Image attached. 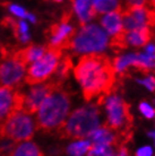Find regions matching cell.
Returning <instances> with one entry per match:
<instances>
[{"label": "cell", "mask_w": 155, "mask_h": 156, "mask_svg": "<svg viewBox=\"0 0 155 156\" xmlns=\"http://www.w3.org/2000/svg\"><path fill=\"white\" fill-rule=\"evenodd\" d=\"M61 57V49L47 45L45 53L36 61H34L27 69L24 82L26 83L27 85L32 86L44 83L56 73Z\"/></svg>", "instance_id": "5"}, {"label": "cell", "mask_w": 155, "mask_h": 156, "mask_svg": "<svg viewBox=\"0 0 155 156\" xmlns=\"http://www.w3.org/2000/svg\"><path fill=\"white\" fill-rule=\"evenodd\" d=\"M150 4H151V7L152 9L155 12V0H150Z\"/></svg>", "instance_id": "29"}, {"label": "cell", "mask_w": 155, "mask_h": 156, "mask_svg": "<svg viewBox=\"0 0 155 156\" xmlns=\"http://www.w3.org/2000/svg\"><path fill=\"white\" fill-rule=\"evenodd\" d=\"M124 37L127 45H132V47H144L148 42H151L153 37V32L150 27L138 28L135 31L126 32L124 31Z\"/></svg>", "instance_id": "17"}, {"label": "cell", "mask_w": 155, "mask_h": 156, "mask_svg": "<svg viewBox=\"0 0 155 156\" xmlns=\"http://www.w3.org/2000/svg\"><path fill=\"white\" fill-rule=\"evenodd\" d=\"M25 94L14 87L0 86V127L12 114L23 111Z\"/></svg>", "instance_id": "11"}, {"label": "cell", "mask_w": 155, "mask_h": 156, "mask_svg": "<svg viewBox=\"0 0 155 156\" xmlns=\"http://www.w3.org/2000/svg\"><path fill=\"white\" fill-rule=\"evenodd\" d=\"M74 76L81 84L85 101L97 98V105L104 103L105 98L112 92L117 74L112 61L104 53H88L83 55L74 68Z\"/></svg>", "instance_id": "1"}, {"label": "cell", "mask_w": 155, "mask_h": 156, "mask_svg": "<svg viewBox=\"0 0 155 156\" xmlns=\"http://www.w3.org/2000/svg\"><path fill=\"white\" fill-rule=\"evenodd\" d=\"M88 141L91 143V146H95V145H108V146H124L126 141L124 138L121 137L119 133L114 131L113 129L108 127L106 125H103L102 127H97L95 130H93L89 133Z\"/></svg>", "instance_id": "13"}, {"label": "cell", "mask_w": 155, "mask_h": 156, "mask_svg": "<svg viewBox=\"0 0 155 156\" xmlns=\"http://www.w3.org/2000/svg\"><path fill=\"white\" fill-rule=\"evenodd\" d=\"M34 121L31 114L25 111H18L12 114L0 127V138L16 143L28 141L34 137Z\"/></svg>", "instance_id": "7"}, {"label": "cell", "mask_w": 155, "mask_h": 156, "mask_svg": "<svg viewBox=\"0 0 155 156\" xmlns=\"http://www.w3.org/2000/svg\"><path fill=\"white\" fill-rule=\"evenodd\" d=\"M143 27H155V12L150 6L122 9V28L126 32Z\"/></svg>", "instance_id": "10"}, {"label": "cell", "mask_w": 155, "mask_h": 156, "mask_svg": "<svg viewBox=\"0 0 155 156\" xmlns=\"http://www.w3.org/2000/svg\"><path fill=\"white\" fill-rule=\"evenodd\" d=\"M27 20H30V22H32V23H36V17H35L34 15H32V14H27V17H26Z\"/></svg>", "instance_id": "28"}, {"label": "cell", "mask_w": 155, "mask_h": 156, "mask_svg": "<svg viewBox=\"0 0 155 156\" xmlns=\"http://www.w3.org/2000/svg\"><path fill=\"white\" fill-rule=\"evenodd\" d=\"M101 110L97 104L81 106L70 113L68 119L57 130L61 139L81 140L100 126Z\"/></svg>", "instance_id": "3"}, {"label": "cell", "mask_w": 155, "mask_h": 156, "mask_svg": "<svg viewBox=\"0 0 155 156\" xmlns=\"http://www.w3.org/2000/svg\"><path fill=\"white\" fill-rule=\"evenodd\" d=\"M91 148V143L88 140H78L70 144L67 147V154L69 156H83Z\"/></svg>", "instance_id": "21"}, {"label": "cell", "mask_w": 155, "mask_h": 156, "mask_svg": "<svg viewBox=\"0 0 155 156\" xmlns=\"http://www.w3.org/2000/svg\"><path fill=\"white\" fill-rule=\"evenodd\" d=\"M71 69H73V60L70 58V55H62L60 59V62L58 65V68L54 73L56 79L63 82L65 79L68 78Z\"/></svg>", "instance_id": "20"}, {"label": "cell", "mask_w": 155, "mask_h": 156, "mask_svg": "<svg viewBox=\"0 0 155 156\" xmlns=\"http://www.w3.org/2000/svg\"><path fill=\"white\" fill-rule=\"evenodd\" d=\"M139 110L140 112L145 115V117L147 118V119H152V118L154 117V110L152 109L151 106L148 105L147 103H145V102H143V103H140L139 105Z\"/></svg>", "instance_id": "24"}, {"label": "cell", "mask_w": 155, "mask_h": 156, "mask_svg": "<svg viewBox=\"0 0 155 156\" xmlns=\"http://www.w3.org/2000/svg\"><path fill=\"white\" fill-rule=\"evenodd\" d=\"M87 156H117V152L112 146L108 145H95L91 146L87 152Z\"/></svg>", "instance_id": "22"}, {"label": "cell", "mask_w": 155, "mask_h": 156, "mask_svg": "<svg viewBox=\"0 0 155 156\" xmlns=\"http://www.w3.org/2000/svg\"><path fill=\"white\" fill-rule=\"evenodd\" d=\"M135 156H152V148L150 146L143 147L136 152Z\"/></svg>", "instance_id": "27"}, {"label": "cell", "mask_w": 155, "mask_h": 156, "mask_svg": "<svg viewBox=\"0 0 155 156\" xmlns=\"http://www.w3.org/2000/svg\"><path fill=\"white\" fill-rule=\"evenodd\" d=\"M4 6L7 8L9 12H12L13 15L17 16V17H20V18H26V17H27V14H28V12H27L23 7L18 6V5H14V4H9V2H5Z\"/></svg>", "instance_id": "23"}, {"label": "cell", "mask_w": 155, "mask_h": 156, "mask_svg": "<svg viewBox=\"0 0 155 156\" xmlns=\"http://www.w3.org/2000/svg\"><path fill=\"white\" fill-rule=\"evenodd\" d=\"M73 5V9L78 17V22L81 26L86 25L87 22L96 17V12L94 10L92 0H70Z\"/></svg>", "instance_id": "15"}, {"label": "cell", "mask_w": 155, "mask_h": 156, "mask_svg": "<svg viewBox=\"0 0 155 156\" xmlns=\"http://www.w3.org/2000/svg\"><path fill=\"white\" fill-rule=\"evenodd\" d=\"M104 102L106 110V122L104 125L120 133L124 140L128 143L132 136V129L134 123L130 105L113 90L105 98Z\"/></svg>", "instance_id": "4"}, {"label": "cell", "mask_w": 155, "mask_h": 156, "mask_svg": "<svg viewBox=\"0 0 155 156\" xmlns=\"http://www.w3.org/2000/svg\"><path fill=\"white\" fill-rule=\"evenodd\" d=\"M15 49V48H14ZM14 49L8 50L7 55L1 57L0 62V86L17 87L22 85L25 78V65L13 57Z\"/></svg>", "instance_id": "9"}, {"label": "cell", "mask_w": 155, "mask_h": 156, "mask_svg": "<svg viewBox=\"0 0 155 156\" xmlns=\"http://www.w3.org/2000/svg\"><path fill=\"white\" fill-rule=\"evenodd\" d=\"M8 156H45L39 146L31 141H25L22 144L14 146Z\"/></svg>", "instance_id": "18"}, {"label": "cell", "mask_w": 155, "mask_h": 156, "mask_svg": "<svg viewBox=\"0 0 155 156\" xmlns=\"http://www.w3.org/2000/svg\"><path fill=\"white\" fill-rule=\"evenodd\" d=\"M92 4L96 15L108 14L121 7L119 0H92Z\"/></svg>", "instance_id": "19"}, {"label": "cell", "mask_w": 155, "mask_h": 156, "mask_svg": "<svg viewBox=\"0 0 155 156\" xmlns=\"http://www.w3.org/2000/svg\"><path fill=\"white\" fill-rule=\"evenodd\" d=\"M143 85H145L150 90H155V77L154 76H148L144 80H139Z\"/></svg>", "instance_id": "26"}, {"label": "cell", "mask_w": 155, "mask_h": 156, "mask_svg": "<svg viewBox=\"0 0 155 156\" xmlns=\"http://www.w3.org/2000/svg\"><path fill=\"white\" fill-rule=\"evenodd\" d=\"M71 98L63 85L54 90L43 100L36 111L35 128L44 133H57L69 113Z\"/></svg>", "instance_id": "2"}, {"label": "cell", "mask_w": 155, "mask_h": 156, "mask_svg": "<svg viewBox=\"0 0 155 156\" xmlns=\"http://www.w3.org/2000/svg\"><path fill=\"white\" fill-rule=\"evenodd\" d=\"M51 1H54V2H61L62 0H51Z\"/></svg>", "instance_id": "31"}, {"label": "cell", "mask_w": 155, "mask_h": 156, "mask_svg": "<svg viewBox=\"0 0 155 156\" xmlns=\"http://www.w3.org/2000/svg\"><path fill=\"white\" fill-rule=\"evenodd\" d=\"M148 135H150V136H152V137H154V139H155V133H150Z\"/></svg>", "instance_id": "30"}, {"label": "cell", "mask_w": 155, "mask_h": 156, "mask_svg": "<svg viewBox=\"0 0 155 156\" xmlns=\"http://www.w3.org/2000/svg\"><path fill=\"white\" fill-rule=\"evenodd\" d=\"M101 24L104 30H106V32L111 35H114L122 31V7H119L116 10L103 16L101 18Z\"/></svg>", "instance_id": "16"}, {"label": "cell", "mask_w": 155, "mask_h": 156, "mask_svg": "<svg viewBox=\"0 0 155 156\" xmlns=\"http://www.w3.org/2000/svg\"><path fill=\"white\" fill-rule=\"evenodd\" d=\"M147 0H126V8H137L147 6Z\"/></svg>", "instance_id": "25"}, {"label": "cell", "mask_w": 155, "mask_h": 156, "mask_svg": "<svg viewBox=\"0 0 155 156\" xmlns=\"http://www.w3.org/2000/svg\"><path fill=\"white\" fill-rule=\"evenodd\" d=\"M0 25L4 28L10 30L18 42L27 43L31 39L30 33H28V25L24 20H17L13 18L12 16H6L1 20Z\"/></svg>", "instance_id": "14"}, {"label": "cell", "mask_w": 155, "mask_h": 156, "mask_svg": "<svg viewBox=\"0 0 155 156\" xmlns=\"http://www.w3.org/2000/svg\"><path fill=\"white\" fill-rule=\"evenodd\" d=\"M73 18V10L63 12L59 23L52 24L45 32L48 37V45L53 48H59L63 50H68L71 40L76 35V30L70 25V20Z\"/></svg>", "instance_id": "8"}, {"label": "cell", "mask_w": 155, "mask_h": 156, "mask_svg": "<svg viewBox=\"0 0 155 156\" xmlns=\"http://www.w3.org/2000/svg\"><path fill=\"white\" fill-rule=\"evenodd\" d=\"M109 43L108 35L97 25H84L77 34L71 40L68 50H73L75 53H93L103 51Z\"/></svg>", "instance_id": "6"}, {"label": "cell", "mask_w": 155, "mask_h": 156, "mask_svg": "<svg viewBox=\"0 0 155 156\" xmlns=\"http://www.w3.org/2000/svg\"><path fill=\"white\" fill-rule=\"evenodd\" d=\"M61 85H63V82H60L58 79H53V80H50L44 84L41 83V84L33 85V87L28 90V93L25 94L23 111L31 115L36 113V111L39 109L40 104L43 102V100Z\"/></svg>", "instance_id": "12"}]
</instances>
